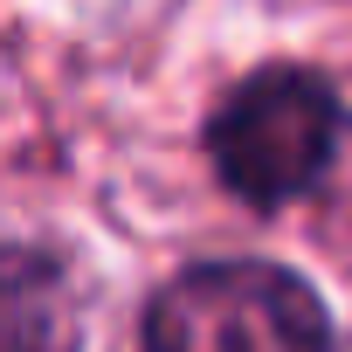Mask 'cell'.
Wrapping results in <instances>:
<instances>
[{
	"label": "cell",
	"instance_id": "3",
	"mask_svg": "<svg viewBox=\"0 0 352 352\" xmlns=\"http://www.w3.org/2000/svg\"><path fill=\"white\" fill-rule=\"evenodd\" d=\"M69 276L42 249H0V352H69Z\"/></svg>",
	"mask_w": 352,
	"mask_h": 352
},
{
	"label": "cell",
	"instance_id": "2",
	"mask_svg": "<svg viewBox=\"0 0 352 352\" xmlns=\"http://www.w3.org/2000/svg\"><path fill=\"white\" fill-rule=\"evenodd\" d=\"M145 352H331V318L276 263H201L145 304Z\"/></svg>",
	"mask_w": 352,
	"mask_h": 352
},
{
	"label": "cell",
	"instance_id": "1",
	"mask_svg": "<svg viewBox=\"0 0 352 352\" xmlns=\"http://www.w3.org/2000/svg\"><path fill=\"white\" fill-rule=\"evenodd\" d=\"M338 131L345 111L318 69H256L208 118V152L228 194L249 208H283L324 180Z\"/></svg>",
	"mask_w": 352,
	"mask_h": 352
}]
</instances>
